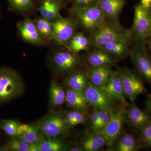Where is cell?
Listing matches in <instances>:
<instances>
[{
    "label": "cell",
    "mask_w": 151,
    "mask_h": 151,
    "mask_svg": "<svg viewBox=\"0 0 151 151\" xmlns=\"http://www.w3.org/2000/svg\"><path fill=\"white\" fill-rule=\"evenodd\" d=\"M19 76L9 68H0V104L18 97L24 91Z\"/></svg>",
    "instance_id": "2"
},
{
    "label": "cell",
    "mask_w": 151,
    "mask_h": 151,
    "mask_svg": "<svg viewBox=\"0 0 151 151\" xmlns=\"http://www.w3.org/2000/svg\"><path fill=\"white\" fill-rule=\"evenodd\" d=\"M112 72L110 66L91 68L88 73L89 81L94 86L102 87L107 84Z\"/></svg>",
    "instance_id": "18"
},
{
    "label": "cell",
    "mask_w": 151,
    "mask_h": 151,
    "mask_svg": "<svg viewBox=\"0 0 151 151\" xmlns=\"http://www.w3.org/2000/svg\"><path fill=\"white\" fill-rule=\"evenodd\" d=\"M50 1H54L56 2L57 1H58V0H50Z\"/></svg>",
    "instance_id": "45"
},
{
    "label": "cell",
    "mask_w": 151,
    "mask_h": 151,
    "mask_svg": "<svg viewBox=\"0 0 151 151\" xmlns=\"http://www.w3.org/2000/svg\"><path fill=\"white\" fill-rule=\"evenodd\" d=\"M99 88L112 100L119 102L124 107L128 106L118 71L113 70L107 84Z\"/></svg>",
    "instance_id": "13"
},
{
    "label": "cell",
    "mask_w": 151,
    "mask_h": 151,
    "mask_svg": "<svg viewBox=\"0 0 151 151\" xmlns=\"http://www.w3.org/2000/svg\"><path fill=\"white\" fill-rule=\"evenodd\" d=\"M60 6L56 2L52 1L51 5L47 13L46 19L51 21L61 17L60 14Z\"/></svg>",
    "instance_id": "35"
},
{
    "label": "cell",
    "mask_w": 151,
    "mask_h": 151,
    "mask_svg": "<svg viewBox=\"0 0 151 151\" xmlns=\"http://www.w3.org/2000/svg\"><path fill=\"white\" fill-rule=\"evenodd\" d=\"M39 127L37 125H30L29 128L24 134L17 137L28 144L35 142L40 138Z\"/></svg>",
    "instance_id": "28"
},
{
    "label": "cell",
    "mask_w": 151,
    "mask_h": 151,
    "mask_svg": "<svg viewBox=\"0 0 151 151\" xmlns=\"http://www.w3.org/2000/svg\"><path fill=\"white\" fill-rule=\"evenodd\" d=\"M89 119L90 132L95 133L99 120V108L93 107L90 112Z\"/></svg>",
    "instance_id": "32"
},
{
    "label": "cell",
    "mask_w": 151,
    "mask_h": 151,
    "mask_svg": "<svg viewBox=\"0 0 151 151\" xmlns=\"http://www.w3.org/2000/svg\"><path fill=\"white\" fill-rule=\"evenodd\" d=\"M91 45V41L82 32H76L68 45V50L75 53L86 50Z\"/></svg>",
    "instance_id": "23"
},
{
    "label": "cell",
    "mask_w": 151,
    "mask_h": 151,
    "mask_svg": "<svg viewBox=\"0 0 151 151\" xmlns=\"http://www.w3.org/2000/svg\"><path fill=\"white\" fill-rule=\"evenodd\" d=\"M89 81L88 74L80 71L68 77L65 79V83L70 89L84 92Z\"/></svg>",
    "instance_id": "21"
},
{
    "label": "cell",
    "mask_w": 151,
    "mask_h": 151,
    "mask_svg": "<svg viewBox=\"0 0 151 151\" xmlns=\"http://www.w3.org/2000/svg\"><path fill=\"white\" fill-rule=\"evenodd\" d=\"M126 98L134 102L140 94L145 93V87L139 74L129 68L124 67L117 70Z\"/></svg>",
    "instance_id": "5"
},
{
    "label": "cell",
    "mask_w": 151,
    "mask_h": 151,
    "mask_svg": "<svg viewBox=\"0 0 151 151\" xmlns=\"http://www.w3.org/2000/svg\"><path fill=\"white\" fill-rule=\"evenodd\" d=\"M20 34L24 40L34 44L41 45L44 43V39L40 34L35 23L30 19H25L19 27Z\"/></svg>",
    "instance_id": "15"
},
{
    "label": "cell",
    "mask_w": 151,
    "mask_h": 151,
    "mask_svg": "<svg viewBox=\"0 0 151 151\" xmlns=\"http://www.w3.org/2000/svg\"><path fill=\"white\" fill-rule=\"evenodd\" d=\"M42 151H62L65 150V146L58 139L49 137L47 139H39Z\"/></svg>",
    "instance_id": "26"
},
{
    "label": "cell",
    "mask_w": 151,
    "mask_h": 151,
    "mask_svg": "<svg viewBox=\"0 0 151 151\" xmlns=\"http://www.w3.org/2000/svg\"><path fill=\"white\" fill-rule=\"evenodd\" d=\"M151 122V116L141 110L134 103L131 102L126 109V122L137 131L140 132L146 125Z\"/></svg>",
    "instance_id": "12"
},
{
    "label": "cell",
    "mask_w": 151,
    "mask_h": 151,
    "mask_svg": "<svg viewBox=\"0 0 151 151\" xmlns=\"http://www.w3.org/2000/svg\"><path fill=\"white\" fill-rule=\"evenodd\" d=\"M141 140L147 147H151V122L141 130Z\"/></svg>",
    "instance_id": "34"
},
{
    "label": "cell",
    "mask_w": 151,
    "mask_h": 151,
    "mask_svg": "<svg viewBox=\"0 0 151 151\" xmlns=\"http://www.w3.org/2000/svg\"><path fill=\"white\" fill-rule=\"evenodd\" d=\"M52 60L55 68L60 73L73 71L79 66L80 63L77 53L69 50L55 52Z\"/></svg>",
    "instance_id": "11"
},
{
    "label": "cell",
    "mask_w": 151,
    "mask_h": 151,
    "mask_svg": "<svg viewBox=\"0 0 151 151\" xmlns=\"http://www.w3.org/2000/svg\"><path fill=\"white\" fill-rule=\"evenodd\" d=\"M29 151H42L39 140L35 142L29 144Z\"/></svg>",
    "instance_id": "40"
},
{
    "label": "cell",
    "mask_w": 151,
    "mask_h": 151,
    "mask_svg": "<svg viewBox=\"0 0 151 151\" xmlns=\"http://www.w3.org/2000/svg\"><path fill=\"white\" fill-rule=\"evenodd\" d=\"M90 41L93 47H99L105 44L115 41L132 43L133 39L131 30L124 28L119 22L113 23L107 21L91 35Z\"/></svg>",
    "instance_id": "1"
},
{
    "label": "cell",
    "mask_w": 151,
    "mask_h": 151,
    "mask_svg": "<svg viewBox=\"0 0 151 151\" xmlns=\"http://www.w3.org/2000/svg\"><path fill=\"white\" fill-rule=\"evenodd\" d=\"M99 120L95 133H98L103 129L110 121V112L106 110L99 109Z\"/></svg>",
    "instance_id": "31"
},
{
    "label": "cell",
    "mask_w": 151,
    "mask_h": 151,
    "mask_svg": "<svg viewBox=\"0 0 151 151\" xmlns=\"http://www.w3.org/2000/svg\"><path fill=\"white\" fill-rule=\"evenodd\" d=\"M37 27L43 38L47 40L54 41L58 44L50 21L43 18H40L35 22Z\"/></svg>",
    "instance_id": "25"
},
{
    "label": "cell",
    "mask_w": 151,
    "mask_h": 151,
    "mask_svg": "<svg viewBox=\"0 0 151 151\" xmlns=\"http://www.w3.org/2000/svg\"><path fill=\"white\" fill-rule=\"evenodd\" d=\"M100 1V0H74V8L97 5Z\"/></svg>",
    "instance_id": "36"
},
{
    "label": "cell",
    "mask_w": 151,
    "mask_h": 151,
    "mask_svg": "<svg viewBox=\"0 0 151 151\" xmlns=\"http://www.w3.org/2000/svg\"><path fill=\"white\" fill-rule=\"evenodd\" d=\"M125 3V0H100L98 5L108 21L118 23Z\"/></svg>",
    "instance_id": "16"
},
{
    "label": "cell",
    "mask_w": 151,
    "mask_h": 151,
    "mask_svg": "<svg viewBox=\"0 0 151 151\" xmlns=\"http://www.w3.org/2000/svg\"><path fill=\"white\" fill-rule=\"evenodd\" d=\"M126 107L121 105L110 112V121L98 133L103 135L106 141V146L112 147L121 136L124 123L126 122Z\"/></svg>",
    "instance_id": "6"
},
{
    "label": "cell",
    "mask_w": 151,
    "mask_h": 151,
    "mask_svg": "<svg viewBox=\"0 0 151 151\" xmlns=\"http://www.w3.org/2000/svg\"><path fill=\"white\" fill-rule=\"evenodd\" d=\"M65 102L68 106L75 110L85 113L89 109V105L84 92L68 88L66 91Z\"/></svg>",
    "instance_id": "17"
},
{
    "label": "cell",
    "mask_w": 151,
    "mask_h": 151,
    "mask_svg": "<svg viewBox=\"0 0 151 151\" xmlns=\"http://www.w3.org/2000/svg\"><path fill=\"white\" fill-rule=\"evenodd\" d=\"M149 17H150V37L151 39V12L149 13Z\"/></svg>",
    "instance_id": "43"
},
{
    "label": "cell",
    "mask_w": 151,
    "mask_h": 151,
    "mask_svg": "<svg viewBox=\"0 0 151 151\" xmlns=\"http://www.w3.org/2000/svg\"><path fill=\"white\" fill-rule=\"evenodd\" d=\"M146 105L148 111L151 113V97H149L146 101Z\"/></svg>",
    "instance_id": "41"
},
{
    "label": "cell",
    "mask_w": 151,
    "mask_h": 151,
    "mask_svg": "<svg viewBox=\"0 0 151 151\" xmlns=\"http://www.w3.org/2000/svg\"><path fill=\"white\" fill-rule=\"evenodd\" d=\"M66 92L62 86L54 81L52 82L50 88V97L52 106L58 107L65 102Z\"/></svg>",
    "instance_id": "24"
},
{
    "label": "cell",
    "mask_w": 151,
    "mask_h": 151,
    "mask_svg": "<svg viewBox=\"0 0 151 151\" xmlns=\"http://www.w3.org/2000/svg\"><path fill=\"white\" fill-rule=\"evenodd\" d=\"M140 4L149 13L151 12V0H141Z\"/></svg>",
    "instance_id": "39"
},
{
    "label": "cell",
    "mask_w": 151,
    "mask_h": 151,
    "mask_svg": "<svg viewBox=\"0 0 151 151\" xmlns=\"http://www.w3.org/2000/svg\"><path fill=\"white\" fill-rule=\"evenodd\" d=\"M52 1L45 0L41 6L40 12L42 17L46 19L49 10L51 5Z\"/></svg>",
    "instance_id": "37"
},
{
    "label": "cell",
    "mask_w": 151,
    "mask_h": 151,
    "mask_svg": "<svg viewBox=\"0 0 151 151\" xmlns=\"http://www.w3.org/2000/svg\"><path fill=\"white\" fill-rule=\"evenodd\" d=\"M131 30L135 44L146 46L150 39V17L148 12L141 5L140 3L134 6L133 26Z\"/></svg>",
    "instance_id": "4"
},
{
    "label": "cell",
    "mask_w": 151,
    "mask_h": 151,
    "mask_svg": "<svg viewBox=\"0 0 151 151\" xmlns=\"http://www.w3.org/2000/svg\"><path fill=\"white\" fill-rule=\"evenodd\" d=\"M19 124V123L14 120H5L3 122L2 129L9 136L12 138L16 137H17V129Z\"/></svg>",
    "instance_id": "30"
},
{
    "label": "cell",
    "mask_w": 151,
    "mask_h": 151,
    "mask_svg": "<svg viewBox=\"0 0 151 151\" xmlns=\"http://www.w3.org/2000/svg\"><path fill=\"white\" fill-rule=\"evenodd\" d=\"M141 147L140 141L129 133L121 135L113 144L112 147L117 151H135Z\"/></svg>",
    "instance_id": "19"
},
{
    "label": "cell",
    "mask_w": 151,
    "mask_h": 151,
    "mask_svg": "<svg viewBox=\"0 0 151 151\" xmlns=\"http://www.w3.org/2000/svg\"><path fill=\"white\" fill-rule=\"evenodd\" d=\"M86 57V62L91 68L115 65L117 60L100 47H93Z\"/></svg>",
    "instance_id": "14"
},
{
    "label": "cell",
    "mask_w": 151,
    "mask_h": 151,
    "mask_svg": "<svg viewBox=\"0 0 151 151\" xmlns=\"http://www.w3.org/2000/svg\"><path fill=\"white\" fill-rule=\"evenodd\" d=\"M86 100L90 106L106 110L109 112L119 107L116 101L108 97L99 87L94 86L89 81L84 92Z\"/></svg>",
    "instance_id": "8"
},
{
    "label": "cell",
    "mask_w": 151,
    "mask_h": 151,
    "mask_svg": "<svg viewBox=\"0 0 151 151\" xmlns=\"http://www.w3.org/2000/svg\"><path fill=\"white\" fill-rule=\"evenodd\" d=\"M14 7L18 10L27 11L32 6V0H10Z\"/></svg>",
    "instance_id": "33"
},
{
    "label": "cell",
    "mask_w": 151,
    "mask_h": 151,
    "mask_svg": "<svg viewBox=\"0 0 151 151\" xmlns=\"http://www.w3.org/2000/svg\"><path fill=\"white\" fill-rule=\"evenodd\" d=\"M68 151H84L82 147H79L77 146H73L69 149Z\"/></svg>",
    "instance_id": "42"
},
{
    "label": "cell",
    "mask_w": 151,
    "mask_h": 151,
    "mask_svg": "<svg viewBox=\"0 0 151 151\" xmlns=\"http://www.w3.org/2000/svg\"><path fill=\"white\" fill-rule=\"evenodd\" d=\"M29 144L16 137L12 139L6 146V149L12 151H29Z\"/></svg>",
    "instance_id": "29"
},
{
    "label": "cell",
    "mask_w": 151,
    "mask_h": 151,
    "mask_svg": "<svg viewBox=\"0 0 151 151\" xmlns=\"http://www.w3.org/2000/svg\"><path fill=\"white\" fill-rule=\"evenodd\" d=\"M50 22L58 44L67 47L68 45L77 28L78 23L76 20L61 17Z\"/></svg>",
    "instance_id": "9"
},
{
    "label": "cell",
    "mask_w": 151,
    "mask_h": 151,
    "mask_svg": "<svg viewBox=\"0 0 151 151\" xmlns=\"http://www.w3.org/2000/svg\"><path fill=\"white\" fill-rule=\"evenodd\" d=\"M131 43L121 41H115L105 44L100 48L115 57L116 59H124L129 55Z\"/></svg>",
    "instance_id": "20"
},
{
    "label": "cell",
    "mask_w": 151,
    "mask_h": 151,
    "mask_svg": "<svg viewBox=\"0 0 151 151\" xmlns=\"http://www.w3.org/2000/svg\"><path fill=\"white\" fill-rule=\"evenodd\" d=\"M84 113L75 110L66 111L64 117L69 127H74L78 125H84L86 123V118Z\"/></svg>",
    "instance_id": "27"
},
{
    "label": "cell",
    "mask_w": 151,
    "mask_h": 151,
    "mask_svg": "<svg viewBox=\"0 0 151 151\" xmlns=\"http://www.w3.org/2000/svg\"><path fill=\"white\" fill-rule=\"evenodd\" d=\"M29 126L26 124H19L17 130V137L24 134L28 129Z\"/></svg>",
    "instance_id": "38"
},
{
    "label": "cell",
    "mask_w": 151,
    "mask_h": 151,
    "mask_svg": "<svg viewBox=\"0 0 151 151\" xmlns=\"http://www.w3.org/2000/svg\"><path fill=\"white\" fill-rule=\"evenodd\" d=\"M82 145L84 150L97 151L106 145V141L100 133L90 132L84 138Z\"/></svg>",
    "instance_id": "22"
},
{
    "label": "cell",
    "mask_w": 151,
    "mask_h": 151,
    "mask_svg": "<svg viewBox=\"0 0 151 151\" xmlns=\"http://www.w3.org/2000/svg\"><path fill=\"white\" fill-rule=\"evenodd\" d=\"M149 50L150 51V52L151 55V39H150V42H149Z\"/></svg>",
    "instance_id": "44"
},
{
    "label": "cell",
    "mask_w": 151,
    "mask_h": 151,
    "mask_svg": "<svg viewBox=\"0 0 151 151\" xmlns=\"http://www.w3.org/2000/svg\"><path fill=\"white\" fill-rule=\"evenodd\" d=\"M39 127L44 134L52 138L66 134L69 128L65 117L59 115L48 116L42 122Z\"/></svg>",
    "instance_id": "10"
},
{
    "label": "cell",
    "mask_w": 151,
    "mask_h": 151,
    "mask_svg": "<svg viewBox=\"0 0 151 151\" xmlns=\"http://www.w3.org/2000/svg\"><path fill=\"white\" fill-rule=\"evenodd\" d=\"M77 23L92 35L107 21L98 5L83 8H74Z\"/></svg>",
    "instance_id": "3"
},
{
    "label": "cell",
    "mask_w": 151,
    "mask_h": 151,
    "mask_svg": "<svg viewBox=\"0 0 151 151\" xmlns=\"http://www.w3.org/2000/svg\"><path fill=\"white\" fill-rule=\"evenodd\" d=\"M129 55L138 73L151 85V58L146 46L135 43Z\"/></svg>",
    "instance_id": "7"
}]
</instances>
